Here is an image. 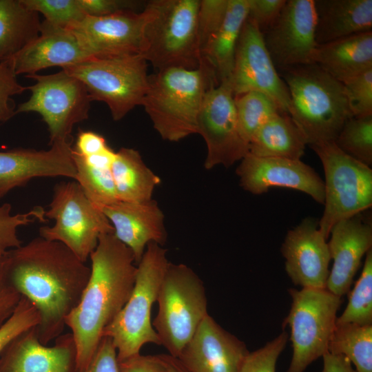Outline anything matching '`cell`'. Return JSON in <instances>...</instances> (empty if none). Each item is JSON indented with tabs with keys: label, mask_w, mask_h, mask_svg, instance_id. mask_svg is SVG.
Masks as SVG:
<instances>
[{
	"label": "cell",
	"mask_w": 372,
	"mask_h": 372,
	"mask_svg": "<svg viewBox=\"0 0 372 372\" xmlns=\"http://www.w3.org/2000/svg\"><path fill=\"white\" fill-rule=\"evenodd\" d=\"M249 353L208 314L177 358L189 372H240Z\"/></svg>",
	"instance_id": "19"
},
{
	"label": "cell",
	"mask_w": 372,
	"mask_h": 372,
	"mask_svg": "<svg viewBox=\"0 0 372 372\" xmlns=\"http://www.w3.org/2000/svg\"><path fill=\"white\" fill-rule=\"evenodd\" d=\"M165 357L169 369V372H189L180 362L178 358L165 355Z\"/></svg>",
	"instance_id": "50"
},
{
	"label": "cell",
	"mask_w": 372,
	"mask_h": 372,
	"mask_svg": "<svg viewBox=\"0 0 372 372\" xmlns=\"http://www.w3.org/2000/svg\"><path fill=\"white\" fill-rule=\"evenodd\" d=\"M41 24L39 13L21 0H0V62L10 60L36 39Z\"/></svg>",
	"instance_id": "31"
},
{
	"label": "cell",
	"mask_w": 372,
	"mask_h": 372,
	"mask_svg": "<svg viewBox=\"0 0 372 372\" xmlns=\"http://www.w3.org/2000/svg\"><path fill=\"white\" fill-rule=\"evenodd\" d=\"M307 141L290 115L278 112L269 117L256 132L249 154L260 157L300 160Z\"/></svg>",
	"instance_id": "28"
},
{
	"label": "cell",
	"mask_w": 372,
	"mask_h": 372,
	"mask_svg": "<svg viewBox=\"0 0 372 372\" xmlns=\"http://www.w3.org/2000/svg\"><path fill=\"white\" fill-rule=\"evenodd\" d=\"M119 372H169L165 354L143 355L141 353L118 362Z\"/></svg>",
	"instance_id": "46"
},
{
	"label": "cell",
	"mask_w": 372,
	"mask_h": 372,
	"mask_svg": "<svg viewBox=\"0 0 372 372\" xmlns=\"http://www.w3.org/2000/svg\"><path fill=\"white\" fill-rule=\"evenodd\" d=\"M35 83L28 87L31 95L16 114L34 112L41 115L50 133V143H72L74 126L88 118L92 101L84 84L65 70L28 75Z\"/></svg>",
	"instance_id": "12"
},
{
	"label": "cell",
	"mask_w": 372,
	"mask_h": 372,
	"mask_svg": "<svg viewBox=\"0 0 372 372\" xmlns=\"http://www.w3.org/2000/svg\"><path fill=\"white\" fill-rule=\"evenodd\" d=\"M146 247L136 265L135 282L128 300L103 332V336L110 337L116 347L118 362L140 353L147 343L161 345L151 322V309L156 302L169 262L162 245L152 242Z\"/></svg>",
	"instance_id": "5"
},
{
	"label": "cell",
	"mask_w": 372,
	"mask_h": 372,
	"mask_svg": "<svg viewBox=\"0 0 372 372\" xmlns=\"http://www.w3.org/2000/svg\"><path fill=\"white\" fill-rule=\"evenodd\" d=\"M86 16L104 17L123 10H134L138 4L132 1L121 0H78Z\"/></svg>",
	"instance_id": "47"
},
{
	"label": "cell",
	"mask_w": 372,
	"mask_h": 372,
	"mask_svg": "<svg viewBox=\"0 0 372 372\" xmlns=\"http://www.w3.org/2000/svg\"><path fill=\"white\" fill-rule=\"evenodd\" d=\"M90 258L88 282L65 319L76 345L78 372L87 367L105 329L128 300L137 268L132 251L114 233L100 236Z\"/></svg>",
	"instance_id": "2"
},
{
	"label": "cell",
	"mask_w": 372,
	"mask_h": 372,
	"mask_svg": "<svg viewBox=\"0 0 372 372\" xmlns=\"http://www.w3.org/2000/svg\"><path fill=\"white\" fill-rule=\"evenodd\" d=\"M364 212L339 221L329 233L327 243L333 265L326 289L340 297L349 291L362 259L372 249L371 219Z\"/></svg>",
	"instance_id": "21"
},
{
	"label": "cell",
	"mask_w": 372,
	"mask_h": 372,
	"mask_svg": "<svg viewBox=\"0 0 372 372\" xmlns=\"http://www.w3.org/2000/svg\"><path fill=\"white\" fill-rule=\"evenodd\" d=\"M200 0H153L146 25L147 63L156 71L198 68L201 62L197 16Z\"/></svg>",
	"instance_id": "7"
},
{
	"label": "cell",
	"mask_w": 372,
	"mask_h": 372,
	"mask_svg": "<svg viewBox=\"0 0 372 372\" xmlns=\"http://www.w3.org/2000/svg\"><path fill=\"white\" fill-rule=\"evenodd\" d=\"M240 132L249 143L258 129L272 115L284 112L262 92L251 91L234 96Z\"/></svg>",
	"instance_id": "33"
},
{
	"label": "cell",
	"mask_w": 372,
	"mask_h": 372,
	"mask_svg": "<svg viewBox=\"0 0 372 372\" xmlns=\"http://www.w3.org/2000/svg\"><path fill=\"white\" fill-rule=\"evenodd\" d=\"M72 143H54L48 150L0 152V198L37 177L64 176L75 180Z\"/></svg>",
	"instance_id": "22"
},
{
	"label": "cell",
	"mask_w": 372,
	"mask_h": 372,
	"mask_svg": "<svg viewBox=\"0 0 372 372\" xmlns=\"http://www.w3.org/2000/svg\"><path fill=\"white\" fill-rule=\"evenodd\" d=\"M12 206L4 203L0 206V255L17 248L22 241L17 235L19 227L35 221L45 222V210L42 207H34L25 213L12 214Z\"/></svg>",
	"instance_id": "36"
},
{
	"label": "cell",
	"mask_w": 372,
	"mask_h": 372,
	"mask_svg": "<svg viewBox=\"0 0 372 372\" xmlns=\"http://www.w3.org/2000/svg\"><path fill=\"white\" fill-rule=\"evenodd\" d=\"M25 90H28V87L18 82L17 75L8 63L0 62V121H7L16 114L12 97Z\"/></svg>",
	"instance_id": "42"
},
{
	"label": "cell",
	"mask_w": 372,
	"mask_h": 372,
	"mask_svg": "<svg viewBox=\"0 0 372 372\" xmlns=\"http://www.w3.org/2000/svg\"><path fill=\"white\" fill-rule=\"evenodd\" d=\"M81 372H119L117 351L109 336H103L87 367Z\"/></svg>",
	"instance_id": "45"
},
{
	"label": "cell",
	"mask_w": 372,
	"mask_h": 372,
	"mask_svg": "<svg viewBox=\"0 0 372 372\" xmlns=\"http://www.w3.org/2000/svg\"><path fill=\"white\" fill-rule=\"evenodd\" d=\"M45 216L55 223L52 227H40V236L63 244L84 262L96 247L100 236L114 233L110 220L76 180L56 185Z\"/></svg>",
	"instance_id": "11"
},
{
	"label": "cell",
	"mask_w": 372,
	"mask_h": 372,
	"mask_svg": "<svg viewBox=\"0 0 372 372\" xmlns=\"http://www.w3.org/2000/svg\"><path fill=\"white\" fill-rule=\"evenodd\" d=\"M36 327L19 335L3 349L0 372H78L72 333H62L48 347L40 342Z\"/></svg>",
	"instance_id": "20"
},
{
	"label": "cell",
	"mask_w": 372,
	"mask_h": 372,
	"mask_svg": "<svg viewBox=\"0 0 372 372\" xmlns=\"http://www.w3.org/2000/svg\"><path fill=\"white\" fill-rule=\"evenodd\" d=\"M217 85L213 70L204 61L196 69H164L149 75L142 105L162 138L177 142L197 134L205 94Z\"/></svg>",
	"instance_id": "3"
},
{
	"label": "cell",
	"mask_w": 372,
	"mask_h": 372,
	"mask_svg": "<svg viewBox=\"0 0 372 372\" xmlns=\"http://www.w3.org/2000/svg\"><path fill=\"white\" fill-rule=\"evenodd\" d=\"M112 174L118 200L124 202L152 200L154 189L161 181L132 148L121 147L116 152Z\"/></svg>",
	"instance_id": "29"
},
{
	"label": "cell",
	"mask_w": 372,
	"mask_h": 372,
	"mask_svg": "<svg viewBox=\"0 0 372 372\" xmlns=\"http://www.w3.org/2000/svg\"><path fill=\"white\" fill-rule=\"evenodd\" d=\"M108 147L101 135L92 131H79L72 149L76 153L87 156L99 153Z\"/></svg>",
	"instance_id": "48"
},
{
	"label": "cell",
	"mask_w": 372,
	"mask_h": 372,
	"mask_svg": "<svg viewBox=\"0 0 372 372\" xmlns=\"http://www.w3.org/2000/svg\"><path fill=\"white\" fill-rule=\"evenodd\" d=\"M116 152L107 147L91 155L83 156L72 149L76 170L75 180L87 197L99 208L118 201L112 165Z\"/></svg>",
	"instance_id": "30"
},
{
	"label": "cell",
	"mask_w": 372,
	"mask_h": 372,
	"mask_svg": "<svg viewBox=\"0 0 372 372\" xmlns=\"http://www.w3.org/2000/svg\"><path fill=\"white\" fill-rule=\"evenodd\" d=\"M248 11L249 0H228L224 21L202 54L201 61L213 70L218 85L231 76L236 45Z\"/></svg>",
	"instance_id": "27"
},
{
	"label": "cell",
	"mask_w": 372,
	"mask_h": 372,
	"mask_svg": "<svg viewBox=\"0 0 372 372\" xmlns=\"http://www.w3.org/2000/svg\"><path fill=\"white\" fill-rule=\"evenodd\" d=\"M197 133L207 146L206 169L220 165L228 167L249 152V143L240 132L234 96L227 81L206 92L198 118Z\"/></svg>",
	"instance_id": "13"
},
{
	"label": "cell",
	"mask_w": 372,
	"mask_h": 372,
	"mask_svg": "<svg viewBox=\"0 0 372 372\" xmlns=\"http://www.w3.org/2000/svg\"><path fill=\"white\" fill-rule=\"evenodd\" d=\"M314 3L318 45L372 31V0H314Z\"/></svg>",
	"instance_id": "25"
},
{
	"label": "cell",
	"mask_w": 372,
	"mask_h": 372,
	"mask_svg": "<svg viewBox=\"0 0 372 372\" xmlns=\"http://www.w3.org/2000/svg\"><path fill=\"white\" fill-rule=\"evenodd\" d=\"M280 251L285 260V271L294 285L302 288H326L331 259L318 220L305 218L288 231Z\"/></svg>",
	"instance_id": "18"
},
{
	"label": "cell",
	"mask_w": 372,
	"mask_h": 372,
	"mask_svg": "<svg viewBox=\"0 0 372 372\" xmlns=\"http://www.w3.org/2000/svg\"><path fill=\"white\" fill-rule=\"evenodd\" d=\"M228 0H200L197 16V30L200 56L221 26Z\"/></svg>",
	"instance_id": "38"
},
{
	"label": "cell",
	"mask_w": 372,
	"mask_h": 372,
	"mask_svg": "<svg viewBox=\"0 0 372 372\" xmlns=\"http://www.w3.org/2000/svg\"><path fill=\"white\" fill-rule=\"evenodd\" d=\"M313 63L342 83L371 69L372 31L318 45Z\"/></svg>",
	"instance_id": "26"
},
{
	"label": "cell",
	"mask_w": 372,
	"mask_h": 372,
	"mask_svg": "<svg viewBox=\"0 0 372 372\" xmlns=\"http://www.w3.org/2000/svg\"><path fill=\"white\" fill-rule=\"evenodd\" d=\"M343 85L353 116L372 114V68Z\"/></svg>",
	"instance_id": "41"
},
{
	"label": "cell",
	"mask_w": 372,
	"mask_h": 372,
	"mask_svg": "<svg viewBox=\"0 0 372 372\" xmlns=\"http://www.w3.org/2000/svg\"><path fill=\"white\" fill-rule=\"evenodd\" d=\"M227 81L234 96L251 91L262 92L289 114L291 101L288 88L273 63L262 34L248 18L240 34L233 71Z\"/></svg>",
	"instance_id": "15"
},
{
	"label": "cell",
	"mask_w": 372,
	"mask_h": 372,
	"mask_svg": "<svg viewBox=\"0 0 372 372\" xmlns=\"http://www.w3.org/2000/svg\"><path fill=\"white\" fill-rule=\"evenodd\" d=\"M156 302L152 326L161 345L177 358L208 315L203 282L186 265L169 262Z\"/></svg>",
	"instance_id": "6"
},
{
	"label": "cell",
	"mask_w": 372,
	"mask_h": 372,
	"mask_svg": "<svg viewBox=\"0 0 372 372\" xmlns=\"http://www.w3.org/2000/svg\"><path fill=\"white\" fill-rule=\"evenodd\" d=\"M21 296L8 273V251L0 255V327L12 315Z\"/></svg>",
	"instance_id": "43"
},
{
	"label": "cell",
	"mask_w": 372,
	"mask_h": 372,
	"mask_svg": "<svg viewBox=\"0 0 372 372\" xmlns=\"http://www.w3.org/2000/svg\"><path fill=\"white\" fill-rule=\"evenodd\" d=\"M328 351L345 356L356 372H372V324H335Z\"/></svg>",
	"instance_id": "32"
},
{
	"label": "cell",
	"mask_w": 372,
	"mask_h": 372,
	"mask_svg": "<svg viewBox=\"0 0 372 372\" xmlns=\"http://www.w3.org/2000/svg\"><path fill=\"white\" fill-rule=\"evenodd\" d=\"M335 324H372V249L365 256L360 276Z\"/></svg>",
	"instance_id": "34"
},
{
	"label": "cell",
	"mask_w": 372,
	"mask_h": 372,
	"mask_svg": "<svg viewBox=\"0 0 372 372\" xmlns=\"http://www.w3.org/2000/svg\"><path fill=\"white\" fill-rule=\"evenodd\" d=\"M334 143L347 155L370 167L372 165V114L347 119Z\"/></svg>",
	"instance_id": "35"
},
{
	"label": "cell",
	"mask_w": 372,
	"mask_h": 372,
	"mask_svg": "<svg viewBox=\"0 0 372 372\" xmlns=\"http://www.w3.org/2000/svg\"><path fill=\"white\" fill-rule=\"evenodd\" d=\"M40 315L36 307L24 297L12 315L0 327V354L19 335L39 325Z\"/></svg>",
	"instance_id": "39"
},
{
	"label": "cell",
	"mask_w": 372,
	"mask_h": 372,
	"mask_svg": "<svg viewBox=\"0 0 372 372\" xmlns=\"http://www.w3.org/2000/svg\"><path fill=\"white\" fill-rule=\"evenodd\" d=\"M240 185L255 195L265 194L272 187L295 189L323 205V180L301 160L260 157L247 153L236 168Z\"/></svg>",
	"instance_id": "17"
},
{
	"label": "cell",
	"mask_w": 372,
	"mask_h": 372,
	"mask_svg": "<svg viewBox=\"0 0 372 372\" xmlns=\"http://www.w3.org/2000/svg\"><path fill=\"white\" fill-rule=\"evenodd\" d=\"M289 312L282 323L290 329L292 357L287 372H304L328 351L343 300L326 288H291Z\"/></svg>",
	"instance_id": "10"
},
{
	"label": "cell",
	"mask_w": 372,
	"mask_h": 372,
	"mask_svg": "<svg viewBox=\"0 0 372 372\" xmlns=\"http://www.w3.org/2000/svg\"><path fill=\"white\" fill-rule=\"evenodd\" d=\"M99 209L111 223L116 238L132 251L136 265L149 242L165 244L164 214L154 200L141 203L118 200Z\"/></svg>",
	"instance_id": "23"
},
{
	"label": "cell",
	"mask_w": 372,
	"mask_h": 372,
	"mask_svg": "<svg viewBox=\"0 0 372 372\" xmlns=\"http://www.w3.org/2000/svg\"><path fill=\"white\" fill-rule=\"evenodd\" d=\"M148 63L143 54L90 58L62 70L80 80L92 101L105 103L120 121L142 105L148 87Z\"/></svg>",
	"instance_id": "8"
},
{
	"label": "cell",
	"mask_w": 372,
	"mask_h": 372,
	"mask_svg": "<svg viewBox=\"0 0 372 372\" xmlns=\"http://www.w3.org/2000/svg\"><path fill=\"white\" fill-rule=\"evenodd\" d=\"M290 96L289 114L310 147L334 142L352 117L343 83L316 63L279 72Z\"/></svg>",
	"instance_id": "4"
},
{
	"label": "cell",
	"mask_w": 372,
	"mask_h": 372,
	"mask_svg": "<svg viewBox=\"0 0 372 372\" xmlns=\"http://www.w3.org/2000/svg\"><path fill=\"white\" fill-rule=\"evenodd\" d=\"M152 13L147 2L140 12L123 10L104 17L86 16L67 28L91 58L144 55L145 28Z\"/></svg>",
	"instance_id": "14"
},
{
	"label": "cell",
	"mask_w": 372,
	"mask_h": 372,
	"mask_svg": "<svg viewBox=\"0 0 372 372\" xmlns=\"http://www.w3.org/2000/svg\"><path fill=\"white\" fill-rule=\"evenodd\" d=\"M316 13L314 0H287L273 24L262 34L278 72L313 63Z\"/></svg>",
	"instance_id": "16"
},
{
	"label": "cell",
	"mask_w": 372,
	"mask_h": 372,
	"mask_svg": "<svg viewBox=\"0 0 372 372\" xmlns=\"http://www.w3.org/2000/svg\"><path fill=\"white\" fill-rule=\"evenodd\" d=\"M288 333L283 331L262 347L249 352L240 372H276L277 360L285 348Z\"/></svg>",
	"instance_id": "40"
},
{
	"label": "cell",
	"mask_w": 372,
	"mask_h": 372,
	"mask_svg": "<svg viewBox=\"0 0 372 372\" xmlns=\"http://www.w3.org/2000/svg\"><path fill=\"white\" fill-rule=\"evenodd\" d=\"M8 273L21 296L37 309V335L48 345L63 333L65 319L88 282L90 267L63 244L39 236L8 251Z\"/></svg>",
	"instance_id": "1"
},
{
	"label": "cell",
	"mask_w": 372,
	"mask_h": 372,
	"mask_svg": "<svg viewBox=\"0 0 372 372\" xmlns=\"http://www.w3.org/2000/svg\"><path fill=\"white\" fill-rule=\"evenodd\" d=\"M30 10L41 13L45 21L68 28L81 21L86 15L78 0H21Z\"/></svg>",
	"instance_id": "37"
},
{
	"label": "cell",
	"mask_w": 372,
	"mask_h": 372,
	"mask_svg": "<svg viewBox=\"0 0 372 372\" xmlns=\"http://www.w3.org/2000/svg\"><path fill=\"white\" fill-rule=\"evenodd\" d=\"M286 0H249L247 18L265 33L278 17Z\"/></svg>",
	"instance_id": "44"
},
{
	"label": "cell",
	"mask_w": 372,
	"mask_h": 372,
	"mask_svg": "<svg viewBox=\"0 0 372 372\" xmlns=\"http://www.w3.org/2000/svg\"><path fill=\"white\" fill-rule=\"evenodd\" d=\"M90 58L68 28L43 21L39 36L6 62L17 76H28L50 67L63 68Z\"/></svg>",
	"instance_id": "24"
},
{
	"label": "cell",
	"mask_w": 372,
	"mask_h": 372,
	"mask_svg": "<svg viewBox=\"0 0 372 372\" xmlns=\"http://www.w3.org/2000/svg\"><path fill=\"white\" fill-rule=\"evenodd\" d=\"M322 358L323 368L321 372H356L350 360L342 355L327 351Z\"/></svg>",
	"instance_id": "49"
},
{
	"label": "cell",
	"mask_w": 372,
	"mask_h": 372,
	"mask_svg": "<svg viewBox=\"0 0 372 372\" xmlns=\"http://www.w3.org/2000/svg\"><path fill=\"white\" fill-rule=\"evenodd\" d=\"M324 170V211L318 227L327 239L333 226L372 205V169L340 150L334 142L311 146Z\"/></svg>",
	"instance_id": "9"
}]
</instances>
